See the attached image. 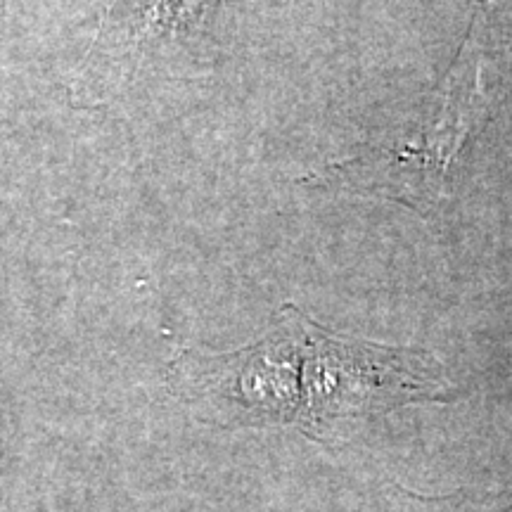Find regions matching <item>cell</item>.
<instances>
[{"instance_id": "cell-2", "label": "cell", "mask_w": 512, "mask_h": 512, "mask_svg": "<svg viewBox=\"0 0 512 512\" xmlns=\"http://www.w3.org/2000/svg\"><path fill=\"white\" fill-rule=\"evenodd\" d=\"M294 320L302 342L297 425L313 439H323V432L342 420L448 396L441 366L427 351L335 337L299 309H294Z\"/></svg>"}, {"instance_id": "cell-3", "label": "cell", "mask_w": 512, "mask_h": 512, "mask_svg": "<svg viewBox=\"0 0 512 512\" xmlns=\"http://www.w3.org/2000/svg\"><path fill=\"white\" fill-rule=\"evenodd\" d=\"M261 342L233 354H185V382L214 420L228 427L299 422L302 413V342L294 306Z\"/></svg>"}, {"instance_id": "cell-1", "label": "cell", "mask_w": 512, "mask_h": 512, "mask_svg": "<svg viewBox=\"0 0 512 512\" xmlns=\"http://www.w3.org/2000/svg\"><path fill=\"white\" fill-rule=\"evenodd\" d=\"M489 0H477L470 31L458 50L451 72L434 95L432 110L411 136L392 145L366 147L344 162L330 164L309 183L328 185L366 197H382L430 211L444 197L448 176L472 133L484 124L496 95L486 81L491 57Z\"/></svg>"}]
</instances>
